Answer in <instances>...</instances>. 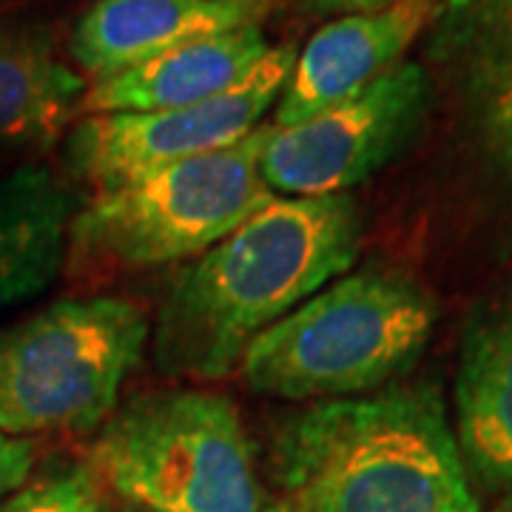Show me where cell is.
Returning <instances> with one entry per match:
<instances>
[{"label":"cell","mask_w":512,"mask_h":512,"mask_svg":"<svg viewBox=\"0 0 512 512\" xmlns=\"http://www.w3.org/2000/svg\"><path fill=\"white\" fill-rule=\"evenodd\" d=\"M430 103V72L402 60L359 94L296 126L271 123L259 174L274 197L348 194L413 146Z\"/></svg>","instance_id":"obj_7"},{"label":"cell","mask_w":512,"mask_h":512,"mask_svg":"<svg viewBox=\"0 0 512 512\" xmlns=\"http://www.w3.org/2000/svg\"><path fill=\"white\" fill-rule=\"evenodd\" d=\"M433 325L436 305L413 276L367 265L254 339L239 370L254 393L285 402L370 396L419 362Z\"/></svg>","instance_id":"obj_3"},{"label":"cell","mask_w":512,"mask_h":512,"mask_svg":"<svg viewBox=\"0 0 512 512\" xmlns=\"http://www.w3.org/2000/svg\"><path fill=\"white\" fill-rule=\"evenodd\" d=\"M100 478L92 464H74L23 484L9 495L0 512H100Z\"/></svg>","instance_id":"obj_16"},{"label":"cell","mask_w":512,"mask_h":512,"mask_svg":"<svg viewBox=\"0 0 512 512\" xmlns=\"http://www.w3.org/2000/svg\"><path fill=\"white\" fill-rule=\"evenodd\" d=\"M89 80L57 57L37 20H0V151L52 146L74 117Z\"/></svg>","instance_id":"obj_14"},{"label":"cell","mask_w":512,"mask_h":512,"mask_svg":"<svg viewBox=\"0 0 512 512\" xmlns=\"http://www.w3.org/2000/svg\"><path fill=\"white\" fill-rule=\"evenodd\" d=\"M274 470L293 512H481L433 387L293 413L276 430Z\"/></svg>","instance_id":"obj_2"},{"label":"cell","mask_w":512,"mask_h":512,"mask_svg":"<svg viewBox=\"0 0 512 512\" xmlns=\"http://www.w3.org/2000/svg\"><path fill=\"white\" fill-rule=\"evenodd\" d=\"M92 467L123 501L148 512H262L251 439L231 399L160 390L111 413Z\"/></svg>","instance_id":"obj_5"},{"label":"cell","mask_w":512,"mask_h":512,"mask_svg":"<svg viewBox=\"0 0 512 512\" xmlns=\"http://www.w3.org/2000/svg\"><path fill=\"white\" fill-rule=\"evenodd\" d=\"M359 248L362 214L350 194L274 197L168 282L154 365L194 382L234 373L254 339L348 274Z\"/></svg>","instance_id":"obj_1"},{"label":"cell","mask_w":512,"mask_h":512,"mask_svg":"<svg viewBox=\"0 0 512 512\" xmlns=\"http://www.w3.org/2000/svg\"><path fill=\"white\" fill-rule=\"evenodd\" d=\"M35 458V441L0 433V504L26 484L35 467Z\"/></svg>","instance_id":"obj_17"},{"label":"cell","mask_w":512,"mask_h":512,"mask_svg":"<svg viewBox=\"0 0 512 512\" xmlns=\"http://www.w3.org/2000/svg\"><path fill=\"white\" fill-rule=\"evenodd\" d=\"M456 441L470 481L512 495V296L481 308L464 328Z\"/></svg>","instance_id":"obj_12"},{"label":"cell","mask_w":512,"mask_h":512,"mask_svg":"<svg viewBox=\"0 0 512 512\" xmlns=\"http://www.w3.org/2000/svg\"><path fill=\"white\" fill-rule=\"evenodd\" d=\"M439 0H404L376 12L330 18L296 52L291 77L274 106V126H296L367 89L419 40Z\"/></svg>","instance_id":"obj_10"},{"label":"cell","mask_w":512,"mask_h":512,"mask_svg":"<svg viewBox=\"0 0 512 512\" xmlns=\"http://www.w3.org/2000/svg\"><path fill=\"white\" fill-rule=\"evenodd\" d=\"M268 131L94 194L69 225L66 271L111 276L205 254L274 200L259 174Z\"/></svg>","instance_id":"obj_4"},{"label":"cell","mask_w":512,"mask_h":512,"mask_svg":"<svg viewBox=\"0 0 512 512\" xmlns=\"http://www.w3.org/2000/svg\"><path fill=\"white\" fill-rule=\"evenodd\" d=\"M77 208V191L49 165H20L0 177V311L55 282Z\"/></svg>","instance_id":"obj_15"},{"label":"cell","mask_w":512,"mask_h":512,"mask_svg":"<svg viewBox=\"0 0 512 512\" xmlns=\"http://www.w3.org/2000/svg\"><path fill=\"white\" fill-rule=\"evenodd\" d=\"M146 313L120 296H74L0 336V433H86L106 424L140 365Z\"/></svg>","instance_id":"obj_6"},{"label":"cell","mask_w":512,"mask_h":512,"mask_svg":"<svg viewBox=\"0 0 512 512\" xmlns=\"http://www.w3.org/2000/svg\"><path fill=\"white\" fill-rule=\"evenodd\" d=\"M262 18L231 0H94L74 23L69 55L92 80Z\"/></svg>","instance_id":"obj_13"},{"label":"cell","mask_w":512,"mask_h":512,"mask_svg":"<svg viewBox=\"0 0 512 512\" xmlns=\"http://www.w3.org/2000/svg\"><path fill=\"white\" fill-rule=\"evenodd\" d=\"M427 29L470 146L512 183V0H439Z\"/></svg>","instance_id":"obj_9"},{"label":"cell","mask_w":512,"mask_h":512,"mask_svg":"<svg viewBox=\"0 0 512 512\" xmlns=\"http://www.w3.org/2000/svg\"><path fill=\"white\" fill-rule=\"evenodd\" d=\"M271 49L259 23L191 40L146 63L92 77L80 103V117L183 109L214 100L242 86Z\"/></svg>","instance_id":"obj_11"},{"label":"cell","mask_w":512,"mask_h":512,"mask_svg":"<svg viewBox=\"0 0 512 512\" xmlns=\"http://www.w3.org/2000/svg\"><path fill=\"white\" fill-rule=\"evenodd\" d=\"M262 512H293V510L288 501H279V504H274V507H268V510H262Z\"/></svg>","instance_id":"obj_20"},{"label":"cell","mask_w":512,"mask_h":512,"mask_svg":"<svg viewBox=\"0 0 512 512\" xmlns=\"http://www.w3.org/2000/svg\"><path fill=\"white\" fill-rule=\"evenodd\" d=\"M231 3H242V6H248V9H254L259 15H265L271 6H274L276 0H231Z\"/></svg>","instance_id":"obj_19"},{"label":"cell","mask_w":512,"mask_h":512,"mask_svg":"<svg viewBox=\"0 0 512 512\" xmlns=\"http://www.w3.org/2000/svg\"><path fill=\"white\" fill-rule=\"evenodd\" d=\"M296 12L308 18H339V15H356V12H376L404 0H288Z\"/></svg>","instance_id":"obj_18"},{"label":"cell","mask_w":512,"mask_h":512,"mask_svg":"<svg viewBox=\"0 0 512 512\" xmlns=\"http://www.w3.org/2000/svg\"><path fill=\"white\" fill-rule=\"evenodd\" d=\"M296 63V46H274L234 92L197 106L86 114L66 137V165L94 194L134 183L151 171L239 143L262 126Z\"/></svg>","instance_id":"obj_8"}]
</instances>
